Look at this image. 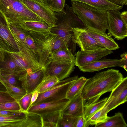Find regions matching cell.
<instances>
[{
  "instance_id": "1",
  "label": "cell",
  "mask_w": 127,
  "mask_h": 127,
  "mask_svg": "<svg viewBox=\"0 0 127 127\" xmlns=\"http://www.w3.org/2000/svg\"><path fill=\"white\" fill-rule=\"evenodd\" d=\"M124 78L119 70L111 69L97 73L88 79L81 93L84 107L96 102L103 94L111 91Z\"/></svg>"
},
{
  "instance_id": "2",
  "label": "cell",
  "mask_w": 127,
  "mask_h": 127,
  "mask_svg": "<svg viewBox=\"0 0 127 127\" xmlns=\"http://www.w3.org/2000/svg\"><path fill=\"white\" fill-rule=\"evenodd\" d=\"M71 8L87 28L106 35L108 29L107 11L79 2H72Z\"/></svg>"
},
{
  "instance_id": "3",
  "label": "cell",
  "mask_w": 127,
  "mask_h": 127,
  "mask_svg": "<svg viewBox=\"0 0 127 127\" xmlns=\"http://www.w3.org/2000/svg\"><path fill=\"white\" fill-rule=\"evenodd\" d=\"M0 10L8 23L18 26L27 21L45 22L26 6L22 0H0Z\"/></svg>"
},
{
  "instance_id": "4",
  "label": "cell",
  "mask_w": 127,
  "mask_h": 127,
  "mask_svg": "<svg viewBox=\"0 0 127 127\" xmlns=\"http://www.w3.org/2000/svg\"><path fill=\"white\" fill-rule=\"evenodd\" d=\"M78 78V76L76 75L59 81L48 90L39 94L36 101L31 105L41 102L57 101L66 98V95L68 89Z\"/></svg>"
},
{
  "instance_id": "5",
  "label": "cell",
  "mask_w": 127,
  "mask_h": 127,
  "mask_svg": "<svg viewBox=\"0 0 127 127\" xmlns=\"http://www.w3.org/2000/svg\"><path fill=\"white\" fill-rule=\"evenodd\" d=\"M108 33L118 40L127 36V25L121 16L120 11H107Z\"/></svg>"
},
{
  "instance_id": "6",
  "label": "cell",
  "mask_w": 127,
  "mask_h": 127,
  "mask_svg": "<svg viewBox=\"0 0 127 127\" xmlns=\"http://www.w3.org/2000/svg\"><path fill=\"white\" fill-rule=\"evenodd\" d=\"M86 28H73L72 41L78 45L81 50L89 51L106 49L88 33Z\"/></svg>"
},
{
  "instance_id": "7",
  "label": "cell",
  "mask_w": 127,
  "mask_h": 127,
  "mask_svg": "<svg viewBox=\"0 0 127 127\" xmlns=\"http://www.w3.org/2000/svg\"><path fill=\"white\" fill-rule=\"evenodd\" d=\"M0 49L9 52H20L17 44L9 28L7 19L0 10Z\"/></svg>"
},
{
  "instance_id": "8",
  "label": "cell",
  "mask_w": 127,
  "mask_h": 127,
  "mask_svg": "<svg viewBox=\"0 0 127 127\" xmlns=\"http://www.w3.org/2000/svg\"><path fill=\"white\" fill-rule=\"evenodd\" d=\"M127 101V77L123 80L111 91L103 106L108 113Z\"/></svg>"
},
{
  "instance_id": "9",
  "label": "cell",
  "mask_w": 127,
  "mask_h": 127,
  "mask_svg": "<svg viewBox=\"0 0 127 127\" xmlns=\"http://www.w3.org/2000/svg\"><path fill=\"white\" fill-rule=\"evenodd\" d=\"M23 3L30 9L45 22L53 27L57 23L58 19L55 12L44 3L34 0H22Z\"/></svg>"
},
{
  "instance_id": "10",
  "label": "cell",
  "mask_w": 127,
  "mask_h": 127,
  "mask_svg": "<svg viewBox=\"0 0 127 127\" xmlns=\"http://www.w3.org/2000/svg\"><path fill=\"white\" fill-rule=\"evenodd\" d=\"M69 101V100L65 98L36 103L30 106L27 112L36 113L41 116L56 112L62 111Z\"/></svg>"
},
{
  "instance_id": "11",
  "label": "cell",
  "mask_w": 127,
  "mask_h": 127,
  "mask_svg": "<svg viewBox=\"0 0 127 127\" xmlns=\"http://www.w3.org/2000/svg\"><path fill=\"white\" fill-rule=\"evenodd\" d=\"M45 76V68L36 71L26 73L21 75L19 80L22 87L27 93H33L35 91L43 80Z\"/></svg>"
},
{
  "instance_id": "12",
  "label": "cell",
  "mask_w": 127,
  "mask_h": 127,
  "mask_svg": "<svg viewBox=\"0 0 127 127\" xmlns=\"http://www.w3.org/2000/svg\"><path fill=\"white\" fill-rule=\"evenodd\" d=\"M112 50L105 49L93 51H79L75 54V65L79 67L99 60L113 53Z\"/></svg>"
},
{
  "instance_id": "13",
  "label": "cell",
  "mask_w": 127,
  "mask_h": 127,
  "mask_svg": "<svg viewBox=\"0 0 127 127\" xmlns=\"http://www.w3.org/2000/svg\"><path fill=\"white\" fill-rule=\"evenodd\" d=\"M75 63L50 64L45 68V76L49 75L56 77L59 81L68 78L75 68Z\"/></svg>"
},
{
  "instance_id": "14",
  "label": "cell",
  "mask_w": 127,
  "mask_h": 127,
  "mask_svg": "<svg viewBox=\"0 0 127 127\" xmlns=\"http://www.w3.org/2000/svg\"><path fill=\"white\" fill-rule=\"evenodd\" d=\"M122 67V59H108L105 57L78 67L83 72H92L104 68L114 67Z\"/></svg>"
},
{
  "instance_id": "15",
  "label": "cell",
  "mask_w": 127,
  "mask_h": 127,
  "mask_svg": "<svg viewBox=\"0 0 127 127\" xmlns=\"http://www.w3.org/2000/svg\"><path fill=\"white\" fill-rule=\"evenodd\" d=\"M83 98L79 94L71 100L63 111V116L78 117L84 116Z\"/></svg>"
},
{
  "instance_id": "16",
  "label": "cell",
  "mask_w": 127,
  "mask_h": 127,
  "mask_svg": "<svg viewBox=\"0 0 127 127\" xmlns=\"http://www.w3.org/2000/svg\"><path fill=\"white\" fill-rule=\"evenodd\" d=\"M86 31L90 36L106 49L113 50L119 48L118 44L112 38V35L109 33L105 35L99 32L87 28L86 29Z\"/></svg>"
},
{
  "instance_id": "17",
  "label": "cell",
  "mask_w": 127,
  "mask_h": 127,
  "mask_svg": "<svg viewBox=\"0 0 127 127\" xmlns=\"http://www.w3.org/2000/svg\"><path fill=\"white\" fill-rule=\"evenodd\" d=\"M70 22L65 18L62 22L52 27L50 32L57 35L69 43L73 35V28Z\"/></svg>"
},
{
  "instance_id": "18",
  "label": "cell",
  "mask_w": 127,
  "mask_h": 127,
  "mask_svg": "<svg viewBox=\"0 0 127 127\" xmlns=\"http://www.w3.org/2000/svg\"><path fill=\"white\" fill-rule=\"evenodd\" d=\"M75 56L68 48L60 49L51 54L48 65L50 64L75 63Z\"/></svg>"
},
{
  "instance_id": "19",
  "label": "cell",
  "mask_w": 127,
  "mask_h": 127,
  "mask_svg": "<svg viewBox=\"0 0 127 127\" xmlns=\"http://www.w3.org/2000/svg\"><path fill=\"white\" fill-rule=\"evenodd\" d=\"M87 4L99 10L108 11H120L123 7L115 4L107 0H70Z\"/></svg>"
},
{
  "instance_id": "20",
  "label": "cell",
  "mask_w": 127,
  "mask_h": 127,
  "mask_svg": "<svg viewBox=\"0 0 127 127\" xmlns=\"http://www.w3.org/2000/svg\"><path fill=\"white\" fill-rule=\"evenodd\" d=\"M27 112L22 111L13 114L0 116V127H19Z\"/></svg>"
},
{
  "instance_id": "21",
  "label": "cell",
  "mask_w": 127,
  "mask_h": 127,
  "mask_svg": "<svg viewBox=\"0 0 127 127\" xmlns=\"http://www.w3.org/2000/svg\"><path fill=\"white\" fill-rule=\"evenodd\" d=\"M18 27L28 32L31 31L41 33L50 32L53 27L46 22L36 21L26 22Z\"/></svg>"
},
{
  "instance_id": "22",
  "label": "cell",
  "mask_w": 127,
  "mask_h": 127,
  "mask_svg": "<svg viewBox=\"0 0 127 127\" xmlns=\"http://www.w3.org/2000/svg\"><path fill=\"white\" fill-rule=\"evenodd\" d=\"M127 125L122 113L118 112L113 116H108L105 121L95 125V127H126Z\"/></svg>"
},
{
  "instance_id": "23",
  "label": "cell",
  "mask_w": 127,
  "mask_h": 127,
  "mask_svg": "<svg viewBox=\"0 0 127 127\" xmlns=\"http://www.w3.org/2000/svg\"><path fill=\"white\" fill-rule=\"evenodd\" d=\"M0 70L26 71L22 70L15 64L9 56L8 52L2 50L0 59Z\"/></svg>"
},
{
  "instance_id": "24",
  "label": "cell",
  "mask_w": 127,
  "mask_h": 127,
  "mask_svg": "<svg viewBox=\"0 0 127 127\" xmlns=\"http://www.w3.org/2000/svg\"><path fill=\"white\" fill-rule=\"evenodd\" d=\"M63 115L62 111L41 116L42 127H59Z\"/></svg>"
},
{
  "instance_id": "25",
  "label": "cell",
  "mask_w": 127,
  "mask_h": 127,
  "mask_svg": "<svg viewBox=\"0 0 127 127\" xmlns=\"http://www.w3.org/2000/svg\"><path fill=\"white\" fill-rule=\"evenodd\" d=\"M19 52H8V53L9 56L15 64L27 73L32 72L38 70L30 64Z\"/></svg>"
},
{
  "instance_id": "26",
  "label": "cell",
  "mask_w": 127,
  "mask_h": 127,
  "mask_svg": "<svg viewBox=\"0 0 127 127\" xmlns=\"http://www.w3.org/2000/svg\"><path fill=\"white\" fill-rule=\"evenodd\" d=\"M42 125L40 115L27 112L25 118L20 123L19 127H42Z\"/></svg>"
},
{
  "instance_id": "27",
  "label": "cell",
  "mask_w": 127,
  "mask_h": 127,
  "mask_svg": "<svg viewBox=\"0 0 127 127\" xmlns=\"http://www.w3.org/2000/svg\"><path fill=\"white\" fill-rule=\"evenodd\" d=\"M88 79L81 76L78 78L72 84L68 89L66 98L70 100L81 94L84 85Z\"/></svg>"
},
{
  "instance_id": "28",
  "label": "cell",
  "mask_w": 127,
  "mask_h": 127,
  "mask_svg": "<svg viewBox=\"0 0 127 127\" xmlns=\"http://www.w3.org/2000/svg\"><path fill=\"white\" fill-rule=\"evenodd\" d=\"M0 82L5 87L10 95L17 101L27 94L23 88L17 87L8 82L2 77L0 72Z\"/></svg>"
},
{
  "instance_id": "29",
  "label": "cell",
  "mask_w": 127,
  "mask_h": 127,
  "mask_svg": "<svg viewBox=\"0 0 127 127\" xmlns=\"http://www.w3.org/2000/svg\"><path fill=\"white\" fill-rule=\"evenodd\" d=\"M0 72L2 77L9 83L17 87L22 88L21 82L19 79L26 72L0 70Z\"/></svg>"
},
{
  "instance_id": "30",
  "label": "cell",
  "mask_w": 127,
  "mask_h": 127,
  "mask_svg": "<svg viewBox=\"0 0 127 127\" xmlns=\"http://www.w3.org/2000/svg\"><path fill=\"white\" fill-rule=\"evenodd\" d=\"M44 4L53 12L65 14V0H43Z\"/></svg>"
},
{
  "instance_id": "31",
  "label": "cell",
  "mask_w": 127,
  "mask_h": 127,
  "mask_svg": "<svg viewBox=\"0 0 127 127\" xmlns=\"http://www.w3.org/2000/svg\"><path fill=\"white\" fill-rule=\"evenodd\" d=\"M59 81L55 76L50 75L45 76L35 91L39 94L43 93L48 90Z\"/></svg>"
},
{
  "instance_id": "32",
  "label": "cell",
  "mask_w": 127,
  "mask_h": 127,
  "mask_svg": "<svg viewBox=\"0 0 127 127\" xmlns=\"http://www.w3.org/2000/svg\"><path fill=\"white\" fill-rule=\"evenodd\" d=\"M108 97L105 98L91 105L84 107V116L87 120L92 117L104 105Z\"/></svg>"
},
{
  "instance_id": "33",
  "label": "cell",
  "mask_w": 127,
  "mask_h": 127,
  "mask_svg": "<svg viewBox=\"0 0 127 127\" xmlns=\"http://www.w3.org/2000/svg\"><path fill=\"white\" fill-rule=\"evenodd\" d=\"M108 113L103 106L88 120L87 122L89 125H95L105 121L108 117Z\"/></svg>"
},
{
  "instance_id": "34",
  "label": "cell",
  "mask_w": 127,
  "mask_h": 127,
  "mask_svg": "<svg viewBox=\"0 0 127 127\" xmlns=\"http://www.w3.org/2000/svg\"><path fill=\"white\" fill-rule=\"evenodd\" d=\"M11 31L15 34L20 40L25 42V39L28 35V32L22 28L8 23Z\"/></svg>"
},
{
  "instance_id": "35",
  "label": "cell",
  "mask_w": 127,
  "mask_h": 127,
  "mask_svg": "<svg viewBox=\"0 0 127 127\" xmlns=\"http://www.w3.org/2000/svg\"><path fill=\"white\" fill-rule=\"evenodd\" d=\"M0 110L16 112L22 111L17 101H9L0 104Z\"/></svg>"
},
{
  "instance_id": "36",
  "label": "cell",
  "mask_w": 127,
  "mask_h": 127,
  "mask_svg": "<svg viewBox=\"0 0 127 127\" xmlns=\"http://www.w3.org/2000/svg\"><path fill=\"white\" fill-rule=\"evenodd\" d=\"M32 93H27L18 101L22 111L27 112L31 105Z\"/></svg>"
},
{
  "instance_id": "37",
  "label": "cell",
  "mask_w": 127,
  "mask_h": 127,
  "mask_svg": "<svg viewBox=\"0 0 127 127\" xmlns=\"http://www.w3.org/2000/svg\"><path fill=\"white\" fill-rule=\"evenodd\" d=\"M77 117L63 115L59 127H75Z\"/></svg>"
},
{
  "instance_id": "38",
  "label": "cell",
  "mask_w": 127,
  "mask_h": 127,
  "mask_svg": "<svg viewBox=\"0 0 127 127\" xmlns=\"http://www.w3.org/2000/svg\"><path fill=\"white\" fill-rule=\"evenodd\" d=\"M25 42L30 49L38 56L35 43L32 37L29 34L26 37Z\"/></svg>"
},
{
  "instance_id": "39",
  "label": "cell",
  "mask_w": 127,
  "mask_h": 127,
  "mask_svg": "<svg viewBox=\"0 0 127 127\" xmlns=\"http://www.w3.org/2000/svg\"><path fill=\"white\" fill-rule=\"evenodd\" d=\"M17 101L6 90L0 91V104L5 102Z\"/></svg>"
},
{
  "instance_id": "40",
  "label": "cell",
  "mask_w": 127,
  "mask_h": 127,
  "mask_svg": "<svg viewBox=\"0 0 127 127\" xmlns=\"http://www.w3.org/2000/svg\"><path fill=\"white\" fill-rule=\"evenodd\" d=\"M89 126L84 116L77 117L75 127H88Z\"/></svg>"
},
{
  "instance_id": "41",
  "label": "cell",
  "mask_w": 127,
  "mask_h": 127,
  "mask_svg": "<svg viewBox=\"0 0 127 127\" xmlns=\"http://www.w3.org/2000/svg\"><path fill=\"white\" fill-rule=\"evenodd\" d=\"M122 59V67L126 71L127 66V53L125 52L120 55Z\"/></svg>"
},
{
  "instance_id": "42",
  "label": "cell",
  "mask_w": 127,
  "mask_h": 127,
  "mask_svg": "<svg viewBox=\"0 0 127 127\" xmlns=\"http://www.w3.org/2000/svg\"><path fill=\"white\" fill-rule=\"evenodd\" d=\"M116 5L123 7L127 5V0H107Z\"/></svg>"
},
{
  "instance_id": "43",
  "label": "cell",
  "mask_w": 127,
  "mask_h": 127,
  "mask_svg": "<svg viewBox=\"0 0 127 127\" xmlns=\"http://www.w3.org/2000/svg\"><path fill=\"white\" fill-rule=\"evenodd\" d=\"M21 111H13L4 110H0V116H5L13 114Z\"/></svg>"
},
{
  "instance_id": "44",
  "label": "cell",
  "mask_w": 127,
  "mask_h": 127,
  "mask_svg": "<svg viewBox=\"0 0 127 127\" xmlns=\"http://www.w3.org/2000/svg\"><path fill=\"white\" fill-rule=\"evenodd\" d=\"M39 94V93L38 92L35 91L32 93L31 99L30 106L36 101Z\"/></svg>"
},
{
  "instance_id": "45",
  "label": "cell",
  "mask_w": 127,
  "mask_h": 127,
  "mask_svg": "<svg viewBox=\"0 0 127 127\" xmlns=\"http://www.w3.org/2000/svg\"><path fill=\"white\" fill-rule=\"evenodd\" d=\"M121 16L125 23L127 25V11H125L121 12Z\"/></svg>"
},
{
  "instance_id": "46",
  "label": "cell",
  "mask_w": 127,
  "mask_h": 127,
  "mask_svg": "<svg viewBox=\"0 0 127 127\" xmlns=\"http://www.w3.org/2000/svg\"><path fill=\"white\" fill-rule=\"evenodd\" d=\"M36 0L39 2L44 3L43 2V0Z\"/></svg>"
},
{
  "instance_id": "47",
  "label": "cell",
  "mask_w": 127,
  "mask_h": 127,
  "mask_svg": "<svg viewBox=\"0 0 127 127\" xmlns=\"http://www.w3.org/2000/svg\"><path fill=\"white\" fill-rule=\"evenodd\" d=\"M2 54V49H0V59L1 56Z\"/></svg>"
}]
</instances>
